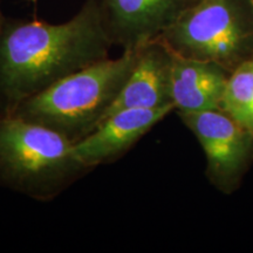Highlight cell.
<instances>
[{"mask_svg":"<svg viewBox=\"0 0 253 253\" xmlns=\"http://www.w3.org/2000/svg\"><path fill=\"white\" fill-rule=\"evenodd\" d=\"M220 109L253 135V56L229 75Z\"/></svg>","mask_w":253,"mask_h":253,"instance_id":"obj_10","label":"cell"},{"mask_svg":"<svg viewBox=\"0 0 253 253\" xmlns=\"http://www.w3.org/2000/svg\"><path fill=\"white\" fill-rule=\"evenodd\" d=\"M136 55L137 49L123 50L119 58L72 73L25 100L9 115L54 129L75 143L103 121L134 68Z\"/></svg>","mask_w":253,"mask_h":253,"instance_id":"obj_2","label":"cell"},{"mask_svg":"<svg viewBox=\"0 0 253 253\" xmlns=\"http://www.w3.org/2000/svg\"><path fill=\"white\" fill-rule=\"evenodd\" d=\"M197 0H101L113 45L137 49L154 41Z\"/></svg>","mask_w":253,"mask_h":253,"instance_id":"obj_6","label":"cell"},{"mask_svg":"<svg viewBox=\"0 0 253 253\" xmlns=\"http://www.w3.org/2000/svg\"><path fill=\"white\" fill-rule=\"evenodd\" d=\"M227 69L214 62L189 59L172 53L170 95L179 113L220 109Z\"/></svg>","mask_w":253,"mask_h":253,"instance_id":"obj_9","label":"cell"},{"mask_svg":"<svg viewBox=\"0 0 253 253\" xmlns=\"http://www.w3.org/2000/svg\"><path fill=\"white\" fill-rule=\"evenodd\" d=\"M179 116L203 148L213 181H231L248 160L253 135L221 109L179 113Z\"/></svg>","mask_w":253,"mask_h":253,"instance_id":"obj_5","label":"cell"},{"mask_svg":"<svg viewBox=\"0 0 253 253\" xmlns=\"http://www.w3.org/2000/svg\"><path fill=\"white\" fill-rule=\"evenodd\" d=\"M0 1H1V0H0ZM5 17H4V14H2V12H1V8H0V26H1L2 25V23H4L5 21Z\"/></svg>","mask_w":253,"mask_h":253,"instance_id":"obj_11","label":"cell"},{"mask_svg":"<svg viewBox=\"0 0 253 253\" xmlns=\"http://www.w3.org/2000/svg\"><path fill=\"white\" fill-rule=\"evenodd\" d=\"M69 138L39 123L0 116V185L49 202L90 170L73 155Z\"/></svg>","mask_w":253,"mask_h":253,"instance_id":"obj_3","label":"cell"},{"mask_svg":"<svg viewBox=\"0 0 253 253\" xmlns=\"http://www.w3.org/2000/svg\"><path fill=\"white\" fill-rule=\"evenodd\" d=\"M252 2H253V0H252Z\"/></svg>","mask_w":253,"mask_h":253,"instance_id":"obj_12","label":"cell"},{"mask_svg":"<svg viewBox=\"0 0 253 253\" xmlns=\"http://www.w3.org/2000/svg\"><path fill=\"white\" fill-rule=\"evenodd\" d=\"M101 0H86L68 21L5 19L0 26V116L72 73L109 58Z\"/></svg>","mask_w":253,"mask_h":253,"instance_id":"obj_1","label":"cell"},{"mask_svg":"<svg viewBox=\"0 0 253 253\" xmlns=\"http://www.w3.org/2000/svg\"><path fill=\"white\" fill-rule=\"evenodd\" d=\"M173 109V106H167L155 109H125L112 114L73 144V155L89 170L112 163L130 150Z\"/></svg>","mask_w":253,"mask_h":253,"instance_id":"obj_7","label":"cell"},{"mask_svg":"<svg viewBox=\"0 0 253 253\" xmlns=\"http://www.w3.org/2000/svg\"><path fill=\"white\" fill-rule=\"evenodd\" d=\"M171 62L172 52L160 39L138 47L134 68L103 120L125 109L173 106L170 95Z\"/></svg>","mask_w":253,"mask_h":253,"instance_id":"obj_8","label":"cell"},{"mask_svg":"<svg viewBox=\"0 0 253 253\" xmlns=\"http://www.w3.org/2000/svg\"><path fill=\"white\" fill-rule=\"evenodd\" d=\"M158 39L179 56L236 68L253 56L252 0H197Z\"/></svg>","mask_w":253,"mask_h":253,"instance_id":"obj_4","label":"cell"}]
</instances>
